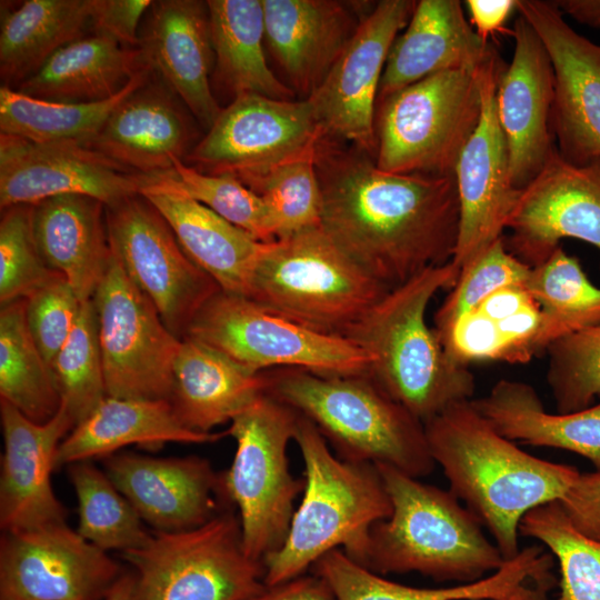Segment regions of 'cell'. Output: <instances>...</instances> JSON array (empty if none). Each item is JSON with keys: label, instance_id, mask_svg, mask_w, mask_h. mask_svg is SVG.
<instances>
[{"label": "cell", "instance_id": "cell-1", "mask_svg": "<svg viewBox=\"0 0 600 600\" xmlns=\"http://www.w3.org/2000/svg\"><path fill=\"white\" fill-rule=\"evenodd\" d=\"M314 168L320 227L388 290L452 260L460 218L454 177L386 172L372 156L328 136L316 147Z\"/></svg>", "mask_w": 600, "mask_h": 600}, {"label": "cell", "instance_id": "cell-2", "mask_svg": "<svg viewBox=\"0 0 600 600\" xmlns=\"http://www.w3.org/2000/svg\"><path fill=\"white\" fill-rule=\"evenodd\" d=\"M423 427L449 490L488 529L504 560L520 551L523 516L560 501L580 474L576 467L534 457L498 433L471 400L448 407Z\"/></svg>", "mask_w": 600, "mask_h": 600}, {"label": "cell", "instance_id": "cell-3", "mask_svg": "<svg viewBox=\"0 0 600 600\" xmlns=\"http://www.w3.org/2000/svg\"><path fill=\"white\" fill-rule=\"evenodd\" d=\"M458 278L451 261L430 267L389 290L344 333L371 358V378L422 423L476 390L470 368L448 357L426 320L432 298Z\"/></svg>", "mask_w": 600, "mask_h": 600}, {"label": "cell", "instance_id": "cell-4", "mask_svg": "<svg viewBox=\"0 0 600 600\" xmlns=\"http://www.w3.org/2000/svg\"><path fill=\"white\" fill-rule=\"evenodd\" d=\"M293 440L303 458L306 486L283 544L262 561L266 587L304 574L334 549L364 566L372 526L392 512L376 464L336 457L314 424L300 414Z\"/></svg>", "mask_w": 600, "mask_h": 600}, {"label": "cell", "instance_id": "cell-5", "mask_svg": "<svg viewBox=\"0 0 600 600\" xmlns=\"http://www.w3.org/2000/svg\"><path fill=\"white\" fill-rule=\"evenodd\" d=\"M263 372L264 392L312 422L341 460L386 464L418 479L433 471L423 423L369 373Z\"/></svg>", "mask_w": 600, "mask_h": 600}, {"label": "cell", "instance_id": "cell-6", "mask_svg": "<svg viewBox=\"0 0 600 600\" xmlns=\"http://www.w3.org/2000/svg\"><path fill=\"white\" fill-rule=\"evenodd\" d=\"M392 512L370 530L364 566L379 574L419 572L469 583L497 571L504 558L479 518L450 491L377 464Z\"/></svg>", "mask_w": 600, "mask_h": 600}, {"label": "cell", "instance_id": "cell-7", "mask_svg": "<svg viewBox=\"0 0 600 600\" xmlns=\"http://www.w3.org/2000/svg\"><path fill=\"white\" fill-rule=\"evenodd\" d=\"M388 291L318 226L267 244L248 298L274 314L344 337Z\"/></svg>", "mask_w": 600, "mask_h": 600}, {"label": "cell", "instance_id": "cell-8", "mask_svg": "<svg viewBox=\"0 0 600 600\" xmlns=\"http://www.w3.org/2000/svg\"><path fill=\"white\" fill-rule=\"evenodd\" d=\"M298 418L293 409L263 392L226 430L237 449L230 467L219 472L221 494L238 509L246 553L260 562L283 544L293 503L304 490V478L292 476L287 457Z\"/></svg>", "mask_w": 600, "mask_h": 600}, {"label": "cell", "instance_id": "cell-9", "mask_svg": "<svg viewBox=\"0 0 600 600\" xmlns=\"http://www.w3.org/2000/svg\"><path fill=\"white\" fill-rule=\"evenodd\" d=\"M479 68L431 74L377 102L376 164L386 172L454 177L481 116Z\"/></svg>", "mask_w": 600, "mask_h": 600}, {"label": "cell", "instance_id": "cell-10", "mask_svg": "<svg viewBox=\"0 0 600 600\" xmlns=\"http://www.w3.org/2000/svg\"><path fill=\"white\" fill-rule=\"evenodd\" d=\"M120 553L133 568L129 600H251L266 589L263 563L246 553L231 507L190 530L152 531Z\"/></svg>", "mask_w": 600, "mask_h": 600}, {"label": "cell", "instance_id": "cell-11", "mask_svg": "<svg viewBox=\"0 0 600 600\" xmlns=\"http://www.w3.org/2000/svg\"><path fill=\"white\" fill-rule=\"evenodd\" d=\"M184 337L213 347L254 372L296 368L352 376L369 373L371 362L364 350L343 336L317 331L221 290L200 308Z\"/></svg>", "mask_w": 600, "mask_h": 600}, {"label": "cell", "instance_id": "cell-12", "mask_svg": "<svg viewBox=\"0 0 600 600\" xmlns=\"http://www.w3.org/2000/svg\"><path fill=\"white\" fill-rule=\"evenodd\" d=\"M92 302L107 396L170 400L182 339L167 328L114 254Z\"/></svg>", "mask_w": 600, "mask_h": 600}, {"label": "cell", "instance_id": "cell-13", "mask_svg": "<svg viewBox=\"0 0 600 600\" xmlns=\"http://www.w3.org/2000/svg\"><path fill=\"white\" fill-rule=\"evenodd\" d=\"M323 136L309 99L243 93L221 110L186 161L202 173L231 174L244 183L313 153Z\"/></svg>", "mask_w": 600, "mask_h": 600}, {"label": "cell", "instance_id": "cell-14", "mask_svg": "<svg viewBox=\"0 0 600 600\" xmlns=\"http://www.w3.org/2000/svg\"><path fill=\"white\" fill-rule=\"evenodd\" d=\"M111 251L179 339L219 286L183 251L163 216L141 194L106 207Z\"/></svg>", "mask_w": 600, "mask_h": 600}, {"label": "cell", "instance_id": "cell-15", "mask_svg": "<svg viewBox=\"0 0 600 600\" xmlns=\"http://www.w3.org/2000/svg\"><path fill=\"white\" fill-rule=\"evenodd\" d=\"M504 64L496 50L480 67L481 116L454 170L459 233L451 260L459 274L503 237L518 200L511 180L507 142L497 112V89Z\"/></svg>", "mask_w": 600, "mask_h": 600}, {"label": "cell", "instance_id": "cell-16", "mask_svg": "<svg viewBox=\"0 0 600 600\" xmlns=\"http://www.w3.org/2000/svg\"><path fill=\"white\" fill-rule=\"evenodd\" d=\"M412 0H382L363 16L320 87L307 99L326 136L376 158L374 118L389 51L416 8Z\"/></svg>", "mask_w": 600, "mask_h": 600}, {"label": "cell", "instance_id": "cell-17", "mask_svg": "<svg viewBox=\"0 0 600 600\" xmlns=\"http://www.w3.org/2000/svg\"><path fill=\"white\" fill-rule=\"evenodd\" d=\"M124 572L67 522L1 534L0 600H104Z\"/></svg>", "mask_w": 600, "mask_h": 600}, {"label": "cell", "instance_id": "cell-18", "mask_svg": "<svg viewBox=\"0 0 600 600\" xmlns=\"http://www.w3.org/2000/svg\"><path fill=\"white\" fill-rule=\"evenodd\" d=\"M507 249L536 267L572 238L600 252V158L572 163L556 147L534 179L521 189L507 220Z\"/></svg>", "mask_w": 600, "mask_h": 600}, {"label": "cell", "instance_id": "cell-19", "mask_svg": "<svg viewBox=\"0 0 600 600\" xmlns=\"http://www.w3.org/2000/svg\"><path fill=\"white\" fill-rule=\"evenodd\" d=\"M144 174L74 141L33 142L0 134V207L83 194L112 207L140 194Z\"/></svg>", "mask_w": 600, "mask_h": 600}, {"label": "cell", "instance_id": "cell-20", "mask_svg": "<svg viewBox=\"0 0 600 600\" xmlns=\"http://www.w3.org/2000/svg\"><path fill=\"white\" fill-rule=\"evenodd\" d=\"M553 67L551 128L559 154L572 163L600 158V46L579 34L552 1L520 0Z\"/></svg>", "mask_w": 600, "mask_h": 600}, {"label": "cell", "instance_id": "cell-21", "mask_svg": "<svg viewBox=\"0 0 600 600\" xmlns=\"http://www.w3.org/2000/svg\"><path fill=\"white\" fill-rule=\"evenodd\" d=\"M103 471L153 531L190 530L230 507L221 494L219 472L198 456L117 452L103 459Z\"/></svg>", "mask_w": 600, "mask_h": 600}, {"label": "cell", "instance_id": "cell-22", "mask_svg": "<svg viewBox=\"0 0 600 600\" xmlns=\"http://www.w3.org/2000/svg\"><path fill=\"white\" fill-rule=\"evenodd\" d=\"M512 36L514 52L499 78L496 100L511 180L521 190L540 172L556 147L551 128L554 72L542 41L521 14Z\"/></svg>", "mask_w": 600, "mask_h": 600}, {"label": "cell", "instance_id": "cell-23", "mask_svg": "<svg viewBox=\"0 0 600 600\" xmlns=\"http://www.w3.org/2000/svg\"><path fill=\"white\" fill-rule=\"evenodd\" d=\"M3 452L0 471V528L22 531L66 523L68 510L53 492L51 473L61 441L76 426L61 403L58 413L37 423L0 400Z\"/></svg>", "mask_w": 600, "mask_h": 600}, {"label": "cell", "instance_id": "cell-24", "mask_svg": "<svg viewBox=\"0 0 600 600\" xmlns=\"http://www.w3.org/2000/svg\"><path fill=\"white\" fill-rule=\"evenodd\" d=\"M553 557L542 547H526L489 576L452 587L419 588L388 580L334 549L313 566V573L337 600H550Z\"/></svg>", "mask_w": 600, "mask_h": 600}, {"label": "cell", "instance_id": "cell-25", "mask_svg": "<svg viewBox=\"0 0 600 600\" xmlns=\"http://www.w3.org/2000/svg\"><path fill=\"white\" fill-rule=\"evenodd\" d=\"M140 49L148 66L162 76L171 91L209 130L222 108L209 81L214 52L207 3L197 0L152 2Z\"/></svg>", "mask_w": 600, "mask_h": 600}, {"label": "cell", "instance_id": "cell-26", "mask_svg": "<svg viewBox=\"0 0 600 600\" xmlns=\"http://www.w3.org/2000/svg\"><path fill=\"white\" fill-rule=\"evenodd\" d=\"M266 42L291 86L309 98L353 37L360 21L334 0H262Z\"/></svg>", "mask_w": 600, "mask_h": 600}, {"label": "cell", "instance_id": "cell-27", "mask_svg": "<svg viewBox=\"0 0 600 600\" xmlns=\"http://www.w3.org/2000/svg\"><path fill=\"white\" fill-rule=\"evenodd\" d=\"M496 50L469 23L460 1H417L389 51L377 102L434 73L478 69Z\"/></svg>", "mask_w": 600, "mask_h": 600}, {"label": "cell", "instance_id": "cell-28", "mask_svg": "<svg viewBox=\"0 0 600 600\" xmlns=\"http://www.w3.org/2000/svg\"><path fill=\"white\" fill-rule=\"evenodd\" d=\"M190 122L163 88L144 84L128 97L86 146L140 174L171 171L184 161Z\"/></svg>", "mask_w": 600, "mask_h": 600}, {"label": "cell", "instance_id": "cell-29", "mask_svg": "<svg viewBox=\"0 0 600 600\" xmlns=\"http://www.w3.org/2000/svg\"><path fill=\"white\" fill-rule=\"evenodd\" d=\"M226 436V431L201 433L186 428L169 400L107 397L61 441L53 469L104 459L131 444L156 449L167 442L212 443Z\"/></svg>", "mask_w": 600, "mask_h": 600}, {"label": "cell", "instance_id": "cell-30", "mask_svg": "<svg viewBox=\"0 0 600 600\" xmlns=\"http://www.w3.org/2000/svg\"><path fill=\"white\" fill-rule=\"evenodd\" d=\"M33 231L47 266L63 274L80 301L92 300L112 260L106 206L83 194L33 204Z\"/></svg>", "mask_w": 600, "mask_h": 600}, {"label": "cell", "instance_id": "cell-31", "mask_svg": "<svg viewBox=\"0 0 600 600\" xmlns=\"http://www.w3.org/2000/svg\"><path fill=\"white\" fill-rule=\"evenodd\" d=\"M264 372H254L199 340L184 337L173 366L170 403L182 424L210 433L266 391Z\"/></svg>", "mask_w": 600, "mask_h": 600}, {"label": "cell", "instance_id": "cell-32", "mask_svg": "<svg viewBox=\"0 0 600 600\" xmlns=\"http://www.w3.org/2000/svg\"><path fill=\"white\" fill-rule=\"evenodd\" d=\"M140 194L163 216L187 256L221 291L248 298L253 272L269 242L183 194L156 190Z\"/></svg>", "mask_w": 600, "mask_h": 600}, {"label": "cell", "instance_id": "cell-33", "mask_svg": "<svg viewBox=\"0 0 600 600\" xmlns=\"http://www.w3.org/2000/svg\"><path fill=\"white\" fill-rule=\"evenodd\" d=\"M471 403L498 433L517 444L566 450L600 471V401L576 412L550 413L532 386L501 379Z\"/></svg>", "mask_w": 600, "mask_h": 600}, {"label": "cell", "instance_id": "cell-34", "mask_svg": "<svg viewBox=\"0 0 600 600\" xmlns=\"http://www.w3.org/2000/svg\"><path fill=\"white\" fill-rule=\"evenodd\" d=\"M146 67L140 48H124L116 39L96 33L59 49L18 91L52 102L100 101L117 94Z\"/></svg>", "mask_w": 600, "mask_h": 600}, {"label": "cell", "instance_id": "cell-35", "mask_svg": "<svg viewBox=\"0 0 600 600\" xmlns=\"http://www.w3.org/2000/svg\"><path fill=\"white\" fill-rule=\"evenodd\" d=\"M96 0H27L1 12L2 86L20 84L59 49L81 38Z\"/></svg>", "mask_w": 600, "mask_h": 600}, {"label": "cell", "instance_id": "cell-36", "mask_svg": "<svg viewBox=\"0 0 600 600\" xmlns=\"http://www.w3.org/2000/svg\"><path fill=\"white\" fill-rule=\"evenodd\" d=\"M206 3L217 72L234 97L256 93L291 100L293 90L273 74L266 60L262 0H208Z\"/></svg>", "mask_w": 600, "mask_h": 600}, {"label": "cell", "instance_id": "cell-37", "mask_svg": "<svg viewBox=\"0 0 600 600\" xmlns=\"http://www.w3.org/2000/svg\"><path fill=\"white\" fill-rule=\"evenodd\" d=\"M151 70L149 66L141 69L117 94L93 102H52L1 86V133L33 142L74 141L87 144L118 106L147 84Z\"/></svg>", "mask_w": 600, "mask_h": 600}, {"label": "cell", "instance_id": "cell-38", "mask_svg": "<svg viewBox=\"0 0 600 600\" xmlns=\"http://www.w3.org/2000/svg\"><path fill=\"white\" fill-rule=\"evenodd\" d=\"M0 400L37 423L52 419L62 403L51 367L29 331L26 299L1 304Z\"/></svg>", "mask_w": 600, "mask_h": 600}, {"label": "cell", "instance_id": "cell-39", "mask_svg": "<svg viewBox=\"0 0 600 600\" xmlns=\"http://www.w3.org/2000/svg\"><path fill=\"white\" fill-rule=\"evenodd\" d=\"M78 500L77 531L103 551L120 552L144 546L151 537L143 521L103 470L92 461L67 467Z\"/></svg>", "mask_w": 600, "mask_h": 600}, {"label": "cell", "instance_id": "cell-40", "mask_svg": "<svg viewBox=\"0 0 600 600\" xmlns=\"http://www.w3.org/2000/svg\"><path fill=\"white\" fill-rule=\"evenodd\" d=\"M521 537L541 542L559 563L558 600H600V540L581 533L560 501H551L526 513Z\"/></svg>", "mask_w": 600, "mask_h": 600}, {"label": "cell", "instance_id": "cell-41", "mask_svg": "<svg viewBox=\"0 0 600 600\" xmlns=\"http://www.w3.org/2000/svg\"><path fill=\"white\" fill-rule=\"evenodd\" d=\"M169 191L189 197L262 242L276 241L264 200L231 174H207L184 161L171 171L144 174V191Z\"/></svg>", "mask_w": 600, "mask_h": 600}, {"label": "cell", "instance_id": "cell-42", "mask_svg": "<svg viewBox=\"0 0 600 600\" xmlns=\"http://www.w3.org/2000/svg\"><path fill=\"white\" fill-rule=\"evenodd\" d=\"M524 287L546 314L554 341L600 323V288L561 246L531 268Z\"/></svg>", "mask_w": 600, "mask_h": 600}, {"label": "cell", "instance_id": "cell-43", "mask_svg": "<svg viewBox=\"0 0 600 600\" xmlns=\"http://www.w3.org/2000/svg\"><path fill=\"white\" fill-rule=\"evenodd\" d=\"M51 369L62 404L76 424L108 397L92 300L82 302L76 326L54 357Z\"/></svg>", "mask_w": 600, "mask_h": 600}, {"label": "cell", "instance_id": "cell-44", "mask_svg": "<svg viewBox=\"0 0 600 600\" xmlns=\"http://www.w3.org/2000/svg\"><path fill=\"white\" fill-rule=\"evenodd\" d=\"M314 152L243 183L264 200L276 240L320 226L321 192Z\"/></svg>", "mask_w": 600, "mask_h": 600}, {"label": "cell", "instance_id": "cell-45", "mask_svg": "<svg viewBox=\"0 0 600 600\" xmlns=\"http://www.w3.org/2000/svg\"><path fill=\"white\" fill-rule=\"evenodd\" d=\"M546 353V379L558 413L580 411L600 400V323L560 338Z\"/></svg>", "mask_w": 600, "mask_h": 600}, {"label": "cell", "instance_id": "cell-46", "mask_svg": "<svg viewBox=\"0 0 600 600\" xmlns=\"http://www.w3.org/2000/svg\"><path fill=\"white\" fill-rule=\"evenodd\" d=\"M531 267L526 264L506 247L503 237L497 240L480 257L463 268L454 286L434 313L433 329L439 341L467 312L496 290L524 284Z\"/></svg>", "mask_w": 600, "mask_h": 600}, {"label": "cell", "instance_id": "cell-47", "mask_svg": "<svg viewBox=\"0 0 600 600\" xmlns=\"http://www.w3.org/2000/svg\"><path fill=\"white\" fill-rule=\"evenodd\" d=\"M58 272L44 262L33 231V204L2 209L0 221V302L27 299Z\"/></svg>", "mask_w": 600, "mask_h": 600}, {"label": "cell", "instance_id": "cell-48", "mask_svg": "<svg viewBox=\"0 0 600 600\" xmlns=\"http://www.w3.org/2000/svg\"><path fill=\"white\" fill-rule=\"evenodd\" d=\"M81 304L67 278L59 272L26 299L29 331L50 367L73 330Z\"/></svg>", "mask_w": 600, "mask_h": 600}, {"label": "cell", "instance_id": "cell-49", "mask_svg": "<svg viewBox=\"0 0 600 600\" xmlns=\"http://www.w3.org/2000/svg\"><path fill=\"white\" fill-rule=\"evenodd\" d=\"M150 0H96L91 24L96 33L109 36L122 44L140 47L138 26Z\"/></svg>", "mask_w": 600, "mask_h": 600}, {"label": "cell", "instance_id": "cell-50", "mask_svg": "<svg viewBox=\"0 0 600 600\" xmlns=\"http://www.w3.org/2000/svg\"><path fill=\"white\" fill-rule=\"evenodd\" d=\"M560 503L581 533L600 540V471L580 472Z\"/></svg>", "mask_w": 600, "mask_h": 600}, {"label": "cell", "instance_id": "cell-51", "mask_svg": "<svg viewBox=\"0 0 600 600\" xmlns=\"http://www.w3.org/2000/svg\"><path fill=\"white\" fill-rule=\"evenodd\" d=\"M251 600H337L331 588L319 576H299L277 586L266 587Z\"/></svg>", "mask_w": 600, "mask_h": 600}, {"label": "cell", "instance_id": "cell-52", "mask_svg": "<svg viewBox=\"0 0 600 600\" xmlns=\"http://www.w3.org/2000/svg\"><path fill=\"white\" fill-rule=\"evenodd\" d=\"M466 3L473 29L484 40L503 30L510 14L517 9V0H467Z\"/></svg>", "mask_w": 600, "mask_h": 600}, {"label": "cell", "instance_id": "cell-53", "mask_svg": "<svg viewBox=\"0 0 600 600\" xmlns=\"http://www.w3.org/2000/svg\"><path fill=\"white\" fill-rule=\"evenodd\" d=\"M133 587L132 572H124L114 583L104 600H129Z\"/></svg>", "mask_w": 600, "mask_h": 600}]
</instances>
